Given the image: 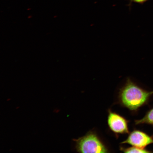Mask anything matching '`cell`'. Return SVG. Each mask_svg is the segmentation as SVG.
Here are the masks:
<instances>
[{
    "instance_id": "2",
    "label": "cell",
    "mask_w": 153,
    "mask_h": 153,
    "mask_svg": "<svg viewBox=\"0 0 153 153\" xmlns=\"http://www.w3.org/2000/svg\"><path fill=\"white\" fill-rule=\"evenodd\" d=\"M76 150L81 153H108V149L94 133L90 132L74 140Z\"/></svg>"
},
{
    "instance_id": "4",
    "label": "cell",
    "mask_w": 153,
    "mask_h": 153,
    "mask_svg": "<svg viewBox=\"0 0 153 153\" xmlns=\"http://www.w3.org/2000/svg\"><path fill=\"white\" fill-rule=\"evenodd\" d=\"M108 123L111 131L115 133L124 134L129 132L127 120L115 113L109 111Z\"/></svg>"
},
{
    "instance_id": "6",
    "label": "cell",
    "mask_w": 153,
    "mask_h": 153,
    "mask_svg": "<svg viewBox=\"0 0 153 153\" xmlns=\"http://www.w3.org/2000/svg\"><path fill=\"white\" fill-rule=\"evenodd\" d=\"M124 152L125 153H150L151 152L145 149L137 148L133 146L129 148L124 149L122 148L121 150Z\"/></svg>"
},
{
    "instance_id": "3",
    "label": "cell",
    "mask_w": 153,
    "mask_h": 153,
    "mask_svg": "<svg viewBox=\"0 0 153 153\" xmlns=\"http://www.w3.org/2000/svg\"><path fill=\"white\" fill-rule=\"evenodd\" d=\"M153 143V137L143 132L134 130L131 133L128 138L121 143H128L133 146L145 149L148 145Z\"/></svg>"
},
{
    "instance_id": "5",
    "label": "cell",
    "mask_w": 153,
    "mask_h": 153,
    "mask_svg": "<svg viewBox=\"0 0 153 153\" xmlns=\"http://www.w3.org/2000/svg\"><path fill=\"white\" fill-rule=\"evenodd\" d=\"M135 123L137 125L143 124L153 125V108L149 111L142 119L135 120Z\"/></svg>"
},
{
    "instance_id": "1",
    "label": "cell",
    "mask_w": 153,
    "mask_h": 153,
    "mask_svg": "<svg viewBox=\"0 0 153 153\" xmlns=\"http://www.w3.org/2000/svg\"><path fill=\"white\" fill-rule=\"evenodd\" d=\"M153 91L144 90L128 79L120 90L119 98L122 105L130 110L136 111L148 100Z\"/></svg>"
},
{
    "instance_id": "7",
    "label": "cell",
    "mask_w": 153,
    "mask_h": 153,
    "mask_svg": "<svg viewBox=\"0 0 153 153\" xmlns=\"http://www.w3.org/2000/svg\"><path fill=\"white\" fill-rule=\"evenodd\" d=\"M148 0H130L131 3L134 2L140 4H143L146 2Z\"/></svg>"
}]
</instances>
